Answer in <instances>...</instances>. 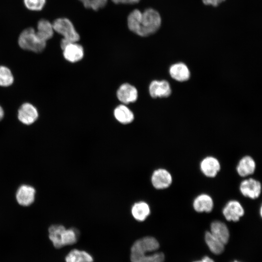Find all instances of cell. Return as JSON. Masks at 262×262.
<instances>
[{
    "label": "cell",
    "mask_w": 262,
    "mask_h": 262,
    "mask_svg": "<svg viewBox=\"0 0 262 262\" xmlns=\"http://www.w3.org/2000/svg\"><path fill=\"white\" fill-rule=\"evenodd\" d=\"M162 22L160 14L152 8H148L143 12L138 9L133 10L127 17L129 29L141 37L149 36L157 33Z\"/></svg>",
    "instance_id": "obj_1"
},
{
    "label": "cell",
    "mask_w": 262,
    "mask_h": 262,
    "mask_svg": "<svg viewBox=\"0 0 262 262\" xmlns=\"http://www.w3.org/2000/svg\"><path fill=\"white\" fill-rule=\"evenodd\" d=\"M159 246L158 241L153 237L146 236L137 240L131 247V262H164V253L156 252Z\"/></svg>",
    "instance_id": "obj_2"
},
{
    "label": "cell",
    "mask_w": 262,
    "mask_h": 262,
    "mask_svg": "<svg viewBox=\"0 0 262 262\" xmlns=\"http://www.w3.org/2000/svg\"><path fill=\"white\" fill-rule=\"evenodd\" d=\"M18 44L22 49L34 53L41 52L46 47V42L38 38L35 30L32 27L27 28L21 32L18 36Z\"/></svg>",
    "instance_id": "obj_3"
},
{
    "label": "cell",
    "mask_w": 262,
    "mask_h": 262,
    "mask_svg": "<svg viewBox=\"0 0 262 262\" xmlns=\"http://www.w3.org/2000/svg\"><path fill=\"white\" fill-rule=\"evenodd\" d=\"M52 24L54 31L69 43L77 42L80 39L72 22L68 18L61 17L55 19Z\"/></svg>",
    "instance_id": "obj_4"
},
{
    "label": "cell",
    "mask_w": 262,
    "mask_h": 262,
    "mask_svg": "<svg viewBox=\"0 0 262 262\" xmlns=\"http://www.w3.org/2000/svg\"><path fill=\"white\" fill-rule=\"evenodd\" d=\"M38 117L37 109L30 103L22 104L18 110L17 118L23 124L31 125L37 119Z\"/></svg>",
    "instance_id": "obj_5"
},
{
    "label": "cell",
    "mask_w": 262,
    "mask_h": 262,
    "mask_svg": "<svg viewBox=\"0 0 262 262\" xmlns=\"http://www.w3.org/2000/svg\"><path fill=\"white\" fill-rule=\"evenodd\" d=\"M261 183L252 178L245 180L240 185V190L243 195L251 199L258 198L261 193Z\"/></svg>",
    "instance_id": "obj_6"
},
{
    "label": "cell",
    "mask_w": 262,
    "mask_h": 262,
    "mask_svg": "<svg viewBox=\"0 0 262 262\" xmlns=\"http://www.w3.org/2000/svg\"><path fill=\"white\" fill-rule=\"evenodd\" d=\"M244 210L238 201H229L223 209V214L226 220L237 222L244 214Z\"/></svg>",
    "instance_id": "obj_7"
},
{
    "label": "cell",
    "mask_w": 262,
    "mask_h": 262,
    "mask_svg": "<svg viewBox=\"0 0 262 262\" xmlns=\"http://www.w3.org/2000/svg\"><path fill=\"white\" fill-rule=\"evenodd\" d=\"M118 99L124 104H129L136 101L138 98V91L133 85L125 83L118 88L116 92Z\"/></svg>",
    "instance_id": "obj_8"
},
{
    "label": "cell",
    "mask_w": 262,
    "mask_h": 262,
    "mask_svg": "<svg viewBox=\"0 0 262 262\" xmlns=\"http://www.w3.org/2000/svg\"><path fill=\"white\" fill-rule=\"evenodd\" d=\"M62 50L64 58L71 63L81 61L84 56L83 48L77 42L68 43Z\"/></svg>",
    "instance_id": "obj_9"
},
{
    "label": "cell",
    "mask_w": 262,
    "mask_h": 262,
    "mask_svg": "<svg viewBox=\"0 0 262 262\" xmlns=\"http://www.w3.org/2000/svg\"><path fill=\"white\" fill-rule=\"evenodd\" d=\"M172 178L170 173L164 169H158L154 171L151 177L153 186L157 189L168 187L171 184Z\"/></svg>",
    "instance_id": "obj_10"
},
{
    "label": "cell",
    "mask_w": 262,
    "mask_h": 262,
    "mask_svg": "<svg viewBox=\"0 0 262 262\" xmlns=\"http://www.w3.org/2000/svg\"><path fill=\"white\" fill-rule=\"evenodd\" d=\"M149 92L153 98H165L170 96L171 89L169 83L166 81L155 80L150 83Z\"/></svg>",
    "instance_id": "obj_11"
},
{
    "label": "cell",
    "mask_w": 262,
    "mask_h": 262,
    "mask_svg": "<svg viewBox=\"0 0 262 262\" xmlns=\"http://www.w3.org/2000/svg\"><path fill=\"white\" fill-rule=\"evenodd\" d=\"M35 191L33 187L27 185H21L17 191L16 199L19 204L27 206L34 201Z\"/></svg>",
    "instance_id": "obj_12"
},
{
    "label": "cell",
    "mask_w": 262,
    "mask_h": 262,
    "mask_svg": "<svg viewBox=\"0 0 262 262\" xmlns=\"http://www.w3.org/2000/svg\"><path fill=\"white\" fill-rule=\"evenodd\" d=\"M200 169L207 177H214L220 169V164L217 159L208 156L203 159L200 163Z\"/></svg>",
    "instance_id": "obj_13"
},
{
    "label": "cell",
    "mask_w": 262,
    "mask_h": 262,
    "mask_svg": "<svg viewBox=\"0 0 262 262\" xmlns=\"http://www.w3.org/2000/svg\"><path fill=\"white\" fill-rule=\"evenodd\" d=\"M52 24L45 19H40L37 23L36 34L39 39L46 42L51 39L54 34Z\"/></svg>",
    "instance_id": "obj_14"
},
{
    "label": "cell",
    "mask_w": 262,
    "mask_h": 262,
    "mask_svg": "<svg viewBox=\"0 0 262 262\" xmlns=\"http://www.w3.org/2000/svg\"><path fill=\"white\" fill-rule=\"evenodd\" d=\"M214 236L224 245L226 244L229 238V230L226 225L220 221H214L211 225V232Z\"/></svg>",
    "instance_id": "obj_15"
},
{
    "label": "cell",
    "mask_w": 262,
    "mask_h": 262,
    "mask_svg": "<svg viewBox=\"0 0 262 262\" xmlns=\"http://www.w3.org/2000/svg\"><path fill=\"white\" fill-rule=\"evenodd\" d=\"M213 202L212 198L207 194H201L194 200L193 207L196 211L199 213H209L212 211Z\"/></svg>",
    "instance_id": "obj_16"
},
{
    "label": "cell",
    "mask_w": 262,
    "mask_h": 262,
    "mask_svg": "<svg viewBox=\"0 0 262 262\" xmlns=\"http://www.w3.org/2000/svg\"><path fill=\"white\" fill-rule=\"evenodd\" d=\"M171 77L176 81L184 82L190 78V73L186 65L182 63L175 64L169 69Z\"/></svg>",
    "instance_id": "obj_17"
},
{
    "label": "cell",
    "mask_w": 262,
    "mask_h": 262,
    "mask_svg": "<svg viewBox=\"0 0 262 262\" xmlns=\"http://www.w3.org/2000/svg\"><path fill=\"white\" fill-rule=\"evenodd\" d=\"M255 168L256 164L254 159L249 156H246L240 160L236 170L240 176L246 177L252 174Z\"/></svg>",
    "instance_id": "obj_18"
},
{
    "label": "cell",
    "mask_w": 262,
    "mask_h": 262,
    "mask_svg": "<svg viewBox=\"0 0 262 262\" xmlns=\"http://www.w3.org/2000/svg\"><path fill=\"white\" fill-rule=\"evenodd\" d=\"M66 262H94L93 256L88 252L78 249L71 250L65 256Z\"/></svg>",
    "instance_id": "obj_19"
},
{
    "label": "cell",
    "mask_w": 262,
    "mask_h": 262,
    "mask_svg": "<svg viewBox=\"0 0 262 262\" xmlns=\"http://www.w3.org/2000/svg\"><path fill=\"white\" fill-rule=\"evenodd\" d=\"M114 115L115 119L123 124L131 123L134 118L132 112L123 104L120 105L115 109Z\"/></svg>",
    "instance_id": "obj_20"
},
{
    "label": "cell",
    "mask_w": 262,
    "mask_h": 262,
    "mask_svg": "<svg viewBox=\"0 0 262 262\" xmlns=\"http://www.w3.org/2000/svg\"><path fill=\"white\" fill-rule=\"evenodd\" d=\"M65 227L62 225H51L49 228V237L53 246L56 248H62V233Z\"/></svg>",
    "instance_id": "obj_21"
},
{
    "label": "cell",
    "mask_w": 262,
    "mask_h": 262,
    "mask_svg": "<svg viewBox=\"0 0 262 262\" xmlns=\"http://www.w3.org/2000/svg\"><path fill=\"white\" fill-rule=\"evenodd\" d=\"M131 213L136 220L143 221L149 215L150 208L147 203L140 201L135 203L133 205L131 208Z\"/></svg>",
    "instance_id": "obj_22"
},
{
    "label": "cell",
    "mask_w": 262,
    "mask_h": 262,
    "mask_svg": "<svg viewBox=\"0 0 262 262\" xmlns=\"http://www.w3.org/2000/svg\"><path fill=\"white\" fill-rule=\"evenodd\" d=\"M205 240L209 249L214 254H220L223 251L225 245L210 232H206Z\"/></svg>",
    "instance_id": "obj_23"
},
{
    "label": "cell",
    "mask_w": 262,
    "mask_h": 262,
    "mask_svg": "<svg viewBox=\"0 0 262 262\" xmlns=\"http://www.w3.org/2000/svg\"><path fill=\"white\" fill-rule=\"evenodd\" d=\"M14 78L10 69L5 66H0V86L8 87L12 85Z\"/></svg>",
    "instance_id": "obj_24"
},
{
    "label": "cell",
    "mask_w": 262,
    "mask_h": 262,
    "mask_svg": "<svg viewBox=\"0 0 262 262\" xmlns=\"http://www.w3.org/2000/svg\"><path fill=\"white\" fill-rule=\"evenodd\" d=\"M84 7L94 11H98L104 8L107 4L108 0H79Z\"/></svg>",
    "instance_id": "obj_25"
},
{
    "label": "cell",
    "mask_w": 262,
    "mask_h": 262,
    "mask_svg": "<svg viewBox=\"0 0 262 262\" xmlns=\"http://www.w3.org/2000/svg\"><path fill=\"white\" fill-rule=\"evenodd\" d=\"M25 7L31 11L42 10L46 3V0H23Z\"/></svg>",
    "instance_id": "obj_26"
},
{
    "label": "cell",
    "mask_w": 262,
    "mask_h": 262,
    "mask_svg": "<svg viewBox=\"0 0 262 262\" xmlns=\"http://www.w3.org/2000/svg\"><path fill=\"white\" fill-rule=\"evenodd\" d=\"M226 0H201L203 4L206 6L217 7L222 4Z\"/></svg>",
    "instance_id": "obj_27"
},
{
    "label": "cell",
    "mask_w": 262,
    "mask_h": 262,
    "mask_svg": "<svg viewBox=\"0 0 262 262\" xmlns=\"http://www.w3.org/2000/svg\"><path fill=\"white\" fill-rule=\"evenodd\" d=\"M115 4H133L138 3L140 0H111Z\"/></svg>",
    "instance_id": "obj_28"
},
{
    "label": "cell",
    "mask_w": 262,
    "mask_h": 262,
    "mask_svg": "<svg viewBox=\"0 0 262 262\" xmlns=\"http://www.w3.org/2000/svg\"><path fill=\"white\" fill-rule=\"evenodd\" d=\"M201 261V262H214L213 260L208 256L204 257Z\"/></svg>",
    "instance_id": "obj_29"
},
{
    "label": "cell",
    "mask_w": 262,
    "mask_h": 262,
    "mask_svg": "<svg viewBox=\"0 0 262 262\" xmlns=\"http://www.w3.org/2000/svg\"><path fill=\"white\" fill-rule=\"evenodd\" d=\"M4 111L2 108L0 106V121L3 118L4 116Z\"/></svg>",
    "instance_id": "obj_30"
},
{
    "label": "cell",
    "mask_w": 262,
    "mask_h": 262,
    "mask_svg": "<svg viewBox=\"0 0 262 262\" xmlns=\"http://www.w3.org/2000/svg\"><path fill=\"white\" fill-rule=\"evenodd\" d=\"M194 262H201V261H195Z\"/></svg>",
    "instance_id": "obj_31"
},
{
    "label": "cell",
    "mask_w": 262,
    "mask_h": 262,
    "mask_svg": "<svg viewBox=\"0 0 262 262\" xmlns=\"http://www.w3.org/2000/svg\"></svg>",
    "instance_id": "obj_32"
}]
</instances>
